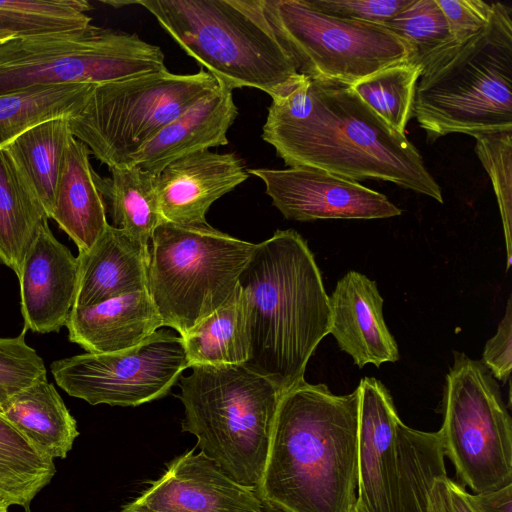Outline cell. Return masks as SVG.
I'll list each match as a JSON object with an SVG mask.
<instances>
[{
    "label": "cell",
    "mask_w": 512,
    "mask_h": 512,
    "mask_svg": "<svg viewBox=\"0 0 512 512\" xmlns=\"http://www.w3.org/2000/svg\"><path fill=\"white\" fill-rule=\"evenodd\" d=\"M262 138L289 167H311L356 182L374 179L443 203L418 149L347 86L306 76L273 99Z\"/></svg>",
    "instance_id": "cell-1"
},
{
    "label": "cell",
    "mask_w": 512,
    "mask_h": 512,
    "mask_svg": "<svg viewBox=\"0 0 512 512\" xmlns=\"http://www.w3.org/2000/svg\"><path fill=\"white\" fill-rule=\"evenodd\" d=\"M358 484V391L305 380L280 398L255 486L268 512H350Z\"/></svg>",
    "instance_id": "cell-2"
},
{
    "label": "cell",
    "mask_w": 512,
    "mask_h": 512,
    "mask_svg": "<svg viewBox=\"0 0 512 512\" xmlns=\"http://www.w3.org/2000/svg\"><path fill=\"white\" fill-rule=\"evenodd\" d=\"M249 357L244 364L283 394L304 380L307 363L329 334V296L306 240L277 230L255 244L241 271Z\"/></svg>",
    "instance_id": "cell-3"
},
{
    "label": "cell",
    "mask_w": 512,
    "mask_h": 512,
    "mask_svg": "<svg viewBox=\"0 0 512 512\" xmlns=\"http://www.w3.org/2000/svg\"><path fill=\"white\" fill-rule=\"evenodd\" d=\"M180 48L218 83L251 87L272 100L304 75L284 49L264 12L265 0H139Z\"/></svg>",
    "instance_id": "cell-4"
},
{
    "label": "cell",
    "mask_w": 512,
    "mask_h": 512,
    "mask_svg": "<svg viewBox=\"0 0 512 512\" xmlns=\"http://www.w3.org/2000/svg\"><path fill=\"white\" fill-rule=\"evenodd\" d=\"M414 117L429 142L512 130V8L495 2L486 27L435 56L418 80Z\"/></svg>",
    "instance_id": "cell-5"
},
{
    "label": "cell",
    "mask_w": 512,
    "mask_h": 512,
    "mask_svg": "<svg viewBox=\"0 0 512 512\" xmlns=\"http://www.w3.org/2000/svg\"><path fill=\"white\" fill-rule=\"evenodd\" d=\"M179 377L181 430L234 481L255 487L262 475L282 393L246 365L193 366Z\"/></svg>",
    "instance_id": "cell-6"
},
{
    "label": "cell",
    "mask_w": 512,
    "mask_h": 512,
    "mask_svg": "<svg viewBox=\"0 0 512 512\" xmlns=\"http://www.w3.org/2000/svg\"><path fill=\"white\" fill-rule=\"evenodd\" d=\"M254 243L208 223L163 221L149 247L148 291L163 326L185 336L235 292Z\"/></svg>",
    "instance_id": "cell-7"
},
{
    "label": "cell",
    "mask_w": 512,
    "mask_h": 512,
    "mask_svg": "<svg viewBox=\"0 0 512 512\" xmlns=\"http://www.w3.org/2000/svg\"><path fill=\"white\" fill-rule=\"evenodd\" d=\"M218 85L204 70L175 74L167 68L95 85L70 117L71 131L108 168L129 165L162 128Z\"/></svg>",
    "instance_id": "cell-8"
},
{
    "label": "cell",
    "mask_w": 512,
    "mask_h": 512,
    "mask_svg": "<svg viewBox=\"0 0 512 512\" xmlns=\"http://www.w3.org/2000/svg\"><path fill=\"white\" fill-rule=\"evenodd\" d=\"M164 69L159 46L135 33L92 24L0 43V95L45 86H95Z\"/></svg>",
    "instance_id": "cell-9"
},
{
    "label": "cell",
    "mask_w": 512,
    "mask_h": 512,
    "mask_svg": "<svg viewBox=\"0 0 512 512\" xmlns=\"http://www.w3.org/2000/svg\"><path fill=\"white\" fill-rule=\"evenodd\" d=\"M264 12L298 72L313 81L351 87L414 57L386 26L331 16L308 0H265Z\"/></svg>",
    "instance_id": "cell-10"
},
{
    "label": "cell",
    "mask_w": 512,
    "mask_h": 512,
    "mask_svg": "<svg viewBox=\"0 0 512 512\" xmlns=\"http://www.w3.org/2000/svg\"><path fill=\"white\" fill-rule=\"evenodd\" d=\"M438 431L444 456L475 493L512 483V420L498 381L481 362L453 352Z\"/></svg>",
    "instance_id": "cell-11"
},
{
    "label": "cell",
    "mask_w": 512,
    "mask_h": 512,
    "mask_svg": "<svg viewBox=\"0 0 512 512\" xmlns=\"http://www.w3.org/2000/svg\"><path fill=\"white\" fill-rule=\"evenodd\" d=\"M189 368L182 337L157 330L115 353H83L54 361L51 373L67 394L91 405L139 406L167 395Z\"/></svg>",
    "instance_id": "cell-12"
},
{
    "label": "cell",
    "mask_w": 512,
    "mask_h": 512,
    "mask_svg": "<svg viewBox=\"0 0 512 512\" xmlns=\"http://www.w3.org/2000/svg\"><path fill=\"white\" fill-rule=\"evenodd\" d=\"M248 173L263 181L273 206L288 220L385 219L402 213L384 194L316 168H255Z\"/></svg>",
    "instance_id": "cell-13"
},
{
    "label": "cell",
    "mask_w": 512,
    "mask_h": 512,
    "mask_svg": "<svg viewBox=\"0 0 512 512\" xmlns=\"http://www.w3.org/2000/svg\"><path fill=\"white\" fill-rule=\"evenodd\" d=\"M133 501L152 512H268L255 487L231 479L196 447L170 460Z\"/></svg>",
    "instance_id": "cell-14"
},
{
    "label": "cell",
    "mask_w": 512,
    "mask_h": 512,
    "mask_svg": "<svg viewBox=\"0 0 512 512\" xmlns=\"http://www.w3.org/2000/svg\"><path fill=\"white\" fill-rule=\"evenodd\" d=\"M358 495L369 512H398L397 436L401 423L392 396L376 378L358 387Z\"/></svg>",
    "instance_id": "cell-15"
},
{
    "label": "cell",
    "mask_w": 512,
    "mask_h": 512,
    "mask_svg": "<svg viewBox=\"0 0 512 512\" xmlns=\"http://www.w3.org/2000/svg\"><path fill=\"white\" fill-rule=\"evenodd\" d=\"M16 276L23 329L42 334L59 332L74 306L78 261L56 239L48 221L41 227Z\"/></svg>",
    "instance_id": "cell-16"
},
{
    "label": "cell",
    "mask_w": 512,
    "mask_h": 512,
    "mask_svg": "<svg viewBox=\"0 0 512 512\" xmlns=\"http://www.w3.org/2000/svg\"><path fill=\"white\" fill-rule=\"evenodd\" d=\"M248 177L236 153L202 150L184 155L155 176L162 217L178 225L205 224L210 206Z\"/></svg>",
    "instance_id": "cell-17"
},
{
    "label": "cell",
    "mask_w": 512,
    "mask_h": 512,
    "mask_svg": "<svg viewBox=\"0 0 512 512\" xmlns=\"http://www.w3.org/2000/svg\"><path fill=\"white\" fill-rule=\"evenodd\" d=\"M383 303L376 282L353 270L338 280L329 296V334L359 368L379 367L400 357L384 320Z\"/></svg>",
    "instance_id": "cell-18"
},
{
    "label": "cell",
    "mask_w": 512,
    "mask_h": 512,
    "mask_svg": "<svg viewBox=\"0 0 512 512\" xmlns=\"http://www.w3.org/2000/svg\"><path fill=\"white\" fill-rule=\"evenodd\" d=\"M218 84L214 92L162 128L131 158L129 165L156 176L184 155L227 145V132L236 120L238 108L232 89Z\"/></svg>",
    "instance_id": "cell-19"
},
{
    "label": "cell",
    "mask_w": 512,
    "mask_h": 512,
    "mask_svg": "<svg viewBox=\"0 0 512 512\" xmlns=\"http://www.w3.org/2000/svg\"><path fill=\"white\" fill-rule=\"evenodd\" d=\"M73 307L148 290L149 249L123 230L108 225L96 242L79 252Z\"/></svg>",
    "instance_id": "cell-20"
},
{
    "label": "cell",
    "mask_w": 512,
    "mask_h": 512,
    "mask_svg": "<svg viewBox=\"0 0 512 512\" xmlns=\"http://www.w3.org/2000/svg\"><path fill=\"white\" fill-rule=\"evenodd\" d=\"M68 338L86 352L131 349L163 326L148 290L115 297L87 307H73L65 324Z\"/></svg>",
    "instance_id": "cell-21"
},
{
    "label": "cell",
    "mask_w": 512,
    "mask_h": 512,
    "mask_svg": "<svg viewBox=\"0 0 512 512\" xmlns=\"http://www.w3.org/2000/svg\"><path fill=\"white\" fill-rule=\"evenodd\" d=\"M89 155V148L74 137L66 154L49 217L75 243L78 252L91 248L109 225L104 197Z\"/></svg>",
    "instance_id": "cell-22"
},
{
    "label": "cell",
    "mask_w": 512,
    "mask_h": 512,
    "mask_svg": "<svg viewBox=\"0 0 512 512\" xmlns=\"http://www.w3.org/2000/svg\"><path fill=\"white\" fill-rule=\"evenodd\" d=\"M0 414L52 459L66 458L79 435L75 418L47 377L15 394Z\"/></svg>",
    "instance_id": "cell-23"
},
{
    "label": "cell",
    "mask_w": 512,
    "mask_h": 512,
    "mask_svg": "<svg viewBox=\"0 0 512 512\" xmlns=\"http://www.w3.org/2000/svg\"><path fill=\"white\" fill-rule=\"evenodd\" d=\"M47 213L17 164L0 149V262L17 275L22 261L48 221Z\"/></svg>",
    "instance_id": "cell-24"
},
{
    "label": "cell",
    "mask_w": 512,
    "mask_h": 512,
    "mask_svg": "<svg viewBox=\"0 0 512 512\" xmlns=\"http://www.w3.org/2000/svg\"><path fill=\"white\" fill-rule=\"evenodd\" d=\"M398 512H443L438 477L446 471L438 432L399 424Z\"/></svg>",
    "instance_id": "cell-25"
},
{
    "label": "cell",
    "mask_w": 512,
    "mask_h": 512,
    "mask_svg": "<svg viewBox=\"0 0 512 512\" xmlns=\"http://www.w3.org/2000/svg\"><path fill=\"white\" fill-rule=\"evenodd\" d=\"M73 138L70 117L60 116L29 127L5 147L37 195L48 218Z\"/></svg>",
    "instance_id": "cell-26"
},
{
    "label": "cell",
    "mask_w": 512,
    "mask_h": 512,
    "mask_svg": "<svg viewBox=\"0 0 512 512\" xmlns=\"http://www.w3.org/2000/svg\"><path fill=\"white\" fill-rule=\"evenodd\" d=\"M109 170L111 177L97 175V184L109 202L113 226L149 249L154 230L164 221L155 175L135 165Z\"/></svg>",
    "instance_id": "cell-27"
},
{
    "label": "cell",
    "mask_w": 512,
    "mask_h": 512,
    "mask_svg": "<svg viewBox=\"0 0 512 512\" xmlns=\"http://www.w3.org/2000/svg\"><path fill=\"white\" fill-rule=\"evenodd\" d=\"M182 339L189 368L245 364L249 357V340L240 287Z\"/></svg>",
    "instance_id": "cell-28"
},
{
    "label": "cell",
    "mask_w": 512,
    "mask_h": 512,
    "mask_svg": "<svg viewBox=\"0 0 512 512\" xmlns=\"http://www.w3.org/2000/svg\"><path fill=\"white\" fill-rule=\"evenodd\" d=\"M55 472L53 459L0 414V496L28 510Z\"/></svg>",
    "instance_id": "cell-29"
},
{
    "label": "cell",
    "mask_w": 512,
    "mask_h": 512,
    "mask_svg": "<svg viewBox=\"0 0 512 512\" xmlns=\"http://www.w3.org/2000/svg\"><path fill=\"white\" fill-rule=\"evenodd\" d=\"M92 87L67 84L0 95V149L35 124L55 117L74 116Z\"/></svg>",
    "instance_id": "cell-30"
},
{
    "label": "cell",
    "mask_w": 512,
    "mask_h": 512,
    "mask_svg": "<svg viewBox=\"0 0 512 512\" xmlns=\"http://www.w3.org/2000/svg\"><path fill=\"white\" fill-rule=\"evenodd\" d=\"M84 0H0V33L28 37L83 30L91 25Z\"/></svg>",
    "instance_id": "cell-31"
},
{
    "label": "cell",
    "mask_w": 512,
    "mask_h": 512,
    "mask_svg": "<svg viewBox=\"0 0 512 512\" xmlns=\"http://www.w3.org/2000/svg\"><path fill=\"white\" fill-rule=\"evenodd\" d=\"M422 68L413 61L382 69L350 88L379 117L395 130L405 133L414 117V102Z\"/></svg>",
    "instance_id": "cell-32"
},
{
    "label": "cell",
    "mask_w": 512,
    "mask_h": 512,
    "mask_svg": "<svg viewBox=\"0 0 512 512\" xmlns=\"http://www.w3.org/2000/svg\"><path fill=\"white\" fill-rule=\"evenodd\" d=\"M385 26L412 46V61L422 69L443 50L457 44L436 0H413Z\"/></svg>",
    "instance_id": "cell-33"
},
{
    "label": "cell",
    "mask_w": 512,
    "mask_h": 512,
    "mask_svg": "<svg viewBox=\"0 0 512 512\" xmlns=\"http://www.w3.org/2000/svg\"><path fill=\"white\" fill-rule=\"evenodd\" d=\"M475 153L487 172L503 224L507 270L512 259V130L475 134Z\"/></svg>",
    "instance_id": "cell-34"
},
{
    "label": "cell",
    "mask_w": 512,
    "mask_h": 512,
    "mask_svg": "<svg viewBox=\"0 0 512 512\" xmlns=\"http://www.w3.org/2000/svg\"><path fill=\"white\" fill-rule=\"evenodd\" d=\"M26 330L0 338V412L15 394L47 377L43 359L25 341Z\"/></svg>",
    "instance_id": "cell-35"
},
{
    "label": "cell",
    "mask_w": 512,
    "mask_h": 512,
    "mask_svg": "<svg viewBox=\"0 0 512 512\" xmlns=\"http://www.w3.org/2000/svg\"><path fill=\"white\" fill-rule=\"evenodd\" d=\"M413 0H308L315 9L335 17L386 25Z\"/></svg>",
    "instance_id": "cell-36"
},
{
    "label": "cell",
    "mask_w": 512,
    "mask_h": 512,
    "mask_svg": "<svg viewBox=\"0 0 512 512\" xmlns=\"http://www.w3.org/2000/svg\"><path fill=\"white\" fill-rule=\"evenodd\" d=\"M456 43L472 37L489 23L495 2L482 0H436Z\"/></svg>",
    "instance_id": "cell-37"
},
{
    "label": "cell",
    "mask_w": 512,
    "mask_h": 512,
    "mask_svg": "<svg viewBox=\"0 0 512 512\" xmlns=\"http://www.w3.org/2000/svg\"><path fill=\"white\" fill-rule=\"evenodd\" d=\"M481 362L497 381L510 379L512 368V300L507 301L506 312L500 321L496 334L484 347Z\"/></svg>",
    "instance_id": "cell-38"
},
{
    "label": "cell",
    "mask_w": 512,
    "mask_h": 512,
    "mask_svg": "<svg viewBox=\"0 0 512 512\" xmlns=\"http://www.w3.org/2000/svg\"><path fill=\"white\" fill-rule=\"evenodd\" d=\"M475 512H512V483L497 490L467 494Z\"/></svg>",
    "instance_id": "cell-39"
},
{
    "label": "cell",
    "mask_w": 512,
    "mask_h": 512,
    "mask_svg": "<svg viewBox=\"0 0 512 512\" xmlns=\"http://www.w3.org/2000/svg\"><path fill=\"white\" fill-rule=\"evenodd\" d=\"M443 512H475L471 507L468 492L451 480L446 471L438 477Z\"/></svg>",
    "instance_id": "cell-40"
},
{
    "label": "cell",
    "mask_w": 512,
    "mask_h": 512,
    "mask_svg": "<svg viewBox=\"0 0 512 512\" xmlns=\"http://www.w3.org/2000/svg\"><path fill=\"white\" fill-rule=\"evenodd\" d=\"M119 512H152L138 504H136L134 501L127 503L122 506L121 510Z\"/></svg>",
    "instance_id": "cell-41"
},
{
    "label": "cell",
    "mask_w": 512,
    "mask_h": 512,
    "mask_svg": "<svg viewBox=\"0 0 512 512\" xmlns=\"http://www.w3.org/2000/svg\"><path fill=\"white\" fill-rule=\"evenodd\" d=\"M350 512H369L367 510V508L362 504V502L360 500H356V503L355 505L353 506V508L351 509Z\"/></svg>",
    "instance_id": "cell-42"
},
{
    "label": "cell",
    "mask_w": 512,
    "mask_h": 512,
    "mask_svg": "<svg viewBox=\"0 0 512 512\" xmlns=\"http://www.w3.org/2000/svg\"><path fill=\"white\" fill-rule=\"evenodd\" d=\"M11 505L0 496V512H8V509Z\"/></svg>",
    "instance_id": "cell-43"
},
{
    "label": "cell",
    "mask_w": 512,
    "mask_h": 512,
    "mask_svg": "<svg viewBox=\"0 0 512 512\" xmlns=\"http://www.w3.org/2000/svg\"><path fill=\"white\" fill-rule=\"evenodd\" d=\"M11 38H13V36L6 34V33H0V43L4 42L6 40H9Z\"/></svg>",
    "instance_id": "cell-44"
}]
</instances>
